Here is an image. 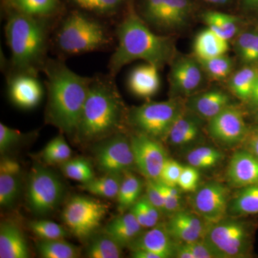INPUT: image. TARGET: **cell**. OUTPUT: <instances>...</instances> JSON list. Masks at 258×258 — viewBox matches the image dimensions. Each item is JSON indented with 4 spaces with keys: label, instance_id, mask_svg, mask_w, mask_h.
Here are the masks:
<instances>
[{
    "label": "cell",
    "instance_id": "obj_1",
    "mask_svg": "<svg viewBox=\"0 0 258 258\" xmlns=\"http://www.w3.org/2000/svg\"><path fill=\"white\" fill-rule=\"evenodd\" d=\"M115 36L118 43L108 63L109 74L113 77L134 61L144 60L161 70L176 56L174 40L154 32L133 10L118 24Z\"/></svg>",
    "mask_w": 258,
    "mask_h": 258
},
{
    "label": "cell",
    "instance_id": "obj_2",
    "mask_svg": "<svg viewBox=\"0 0 258 258\" xmlns=\"http://www.w3.org/2000/svg\"><path fill=\"white\" fill-rule=\"evenodd\" d=\"M42 71L46 78L47 123L75 136L93 77L76 74L60 59L49 57Z\"/></svg>",
    "mask_w": 258,
    "mask_h": 258
},
{
    "label": "cell",
    "instance_id": "obj_3",
    "mask_svg": "<svg viewBox=\"0 0 258 258\" xmlns=\"http://www.w3.org/2000/svg\"><path fill=\"white\" fill-rule=\"evenodd\" d=\"M113 78L110 74L93 77L75 134L83 143L108 138L120 132L126 123L128 111Z\"/></svg>",
    "mask_w": 258,
    "mask_h": 258
},
{
    "label": "cell",
    "instance_id": "obj_4",
    "mask_svg": "<svg viewBox=\"0 0 258 258\" xmlns=\"http://www.w3.org/2000/svg\"><path fill=\"white\" fill-rule=\"evenodd\" d=\"M47 18L15 11L5 25V37L11 52V73L38 76L47 60L49 25Z\"/></svg>",
    "mask_w": 258,
    "mask_h": 258
},
{
    "label": "cell",
    "instance_id": "obj_5",
    "mask_svg": "<svg viewBox=\"0 0 258 258\" xmlns=\"http://www.w3.org/2000/svg\"><path fill=\"white\" fill-rule=\"evenodd\" d=\"M111 41V33L104 24L79 12L64 18L55 35L57 48L69 55L100 50Z\"/></svg>",
    "mask_w": 258,
    "mask_h": 258
},
{
    "label": "cell",
    "instance_id": "obj_6",
    "mask_svg": "<svg viewBox=\"0 0 258 258\" xmlns=\"http://www.w3.org/2000/svg\"><path fill=\"white\" fill-rule=\"evenodd\" d=\"M181 99L171 98L166 101L147 102L134 107L127 112L126 123L138 133L165 140L171 126L186 108Z\"/></svg>",
    "mask_w": 258,
    "mask_h": 258
},
{
    "label": "cell",
    "instance_id": "obj_7",
    "mask_svg": "<svg viewBox=\"0 0 258 258\" xmlns=\"http://www.w3.org/2000/svg\"><path fill=\"white\" fill-rule=\"evenodd\" d=\"M64 186L59 176L46 166L35 164L29 174L27 202L32 213L45 215L57 209Z\"/></svg>",
    "mask_w": 258,
    "mask_h": 258
},
{
    "label": "cell",
    "instance_id": "obj_8",
    "mask_svg": "<svg viewBox=\"0 0 258 258\" xmlns=\"http://www.w3.org/2000/svg\"><path fill=\"white\" fill-rule=\"evenodd\" d=\"M192 13L190 0H144L142 18L152 30L170 34L187 28Z\"/></svg>",
    "mask_w": 258,
    "mask_h": 258
},
{
    "label": "cell",
    "instance_id": "obj_9",
    "mask_svg": "<svg viewBox=\"0 0 258 258\" xmlns=\"http://www.w3.org/2000/svg\"><path fill=\"white\" fill-rule=\"evenodd\" d=\"M204 240L216 254L217 258H240L247 254L249 234L243 222L224 218L208 225Z\"/></svg>",
    "mask_w": 258,
    "mask_h": 258
},
{
    "label": "cell",
    "instance_id": "obj_10",
    "mask_svg": "<svg viewBox=\"0 0 258 258\" xmlns=\"http://www.w3.org/2000/svg\"><path fill=\"white\" fill-rule=\"evenodd\" d=\"M108 209V206L99 200L78 195L68 202L61 217L70 232L83 241L98 230Z\"/></svg>",
    "mask_w": 258,
    "mask_h": 258
},
{
    "label": "cell",
    "instance_id": "obj_11",
    "mask_svg": "<svg viewBox=\"0 0 258 258\" xmlns=\"http://www.w3.org/2000/svg\"><path fill=\"white\" fill-rule=\"evenodd\" d=\"M102 141L95 153L99 171L104 174H123L135 167L131 140L121 132Z\"/></svg>",
    "mask_w": 258,
    "mask_h": 258
},
{
    "label": "cell",
    "instance_id": "obj_12",
    "mask_svg": "<svg viewBox=\"0 0 258 258\" xmlns=\"http://www.w3.org/2000/svg\"><path fill=\"white\" fill-rule=\"evenodd\" d=\"M207 76L195 56H176L170 63L169 92L171 98H189L201 91Z\"/></svg>",
    "mask_w": 258,
    "mask_h": 258
},
{
    "label": "cell",
    "instance_id": "obj_13",
    "mask_svg": "<svg viewBox=\"0 0 258 258\" xmlns=\"http://www.w3.org/2000/svg\"><path fill=\"white\" fill-rule=\"evenodd\" d=\"M130 140L136 167L147 180L158 181L169 159L162 144L157 139L138 132Z\"/></svg>",
    "mask_w": 258,
    "mask_h": 258
},
{
    "label": "cell",
    "instance_id": "obj_14",
    "mask_svg": "<svg viewBox=\"0 0 258 258\" xmlns=\"http://www.w3.org/2000/svg\"><path fill=\"white\" fill-rule=\"evenodd\" d=\"M228 205L229 190L217 181L203 185L194 197L195 212L208 225L225 218Z\"/></svg>",
    "mask_w": 258,
    "mask_h": 258
},
{
    "label": "cell",
    "instance_id": "obj_15",
    "mask_svg": "<svg viewBox=\"0 0 258 258\" xmlns=\"http://www.w3.org/2000/svg\"><path fill=\"white\" fill-rule=\"evenodd\" d=\"M208 121V131L210 137L222 144L239 143L248 134L242 111L233 104Z\"/></svg>",
    "mask_w": 258,
    "mask_h": 258
},
{
    "label": "cell",
    "instance_id": "obj_16",
    "mask_svg": "<svg viewBox=\"0 0 258 258\" xmlns=\"http://www.w3.org/2000/svg\"><path fill=\"white\" fill-rule=\"evenodd\" d=\"M8 84L10 100L19 108L32 109L41 102L44 88L37 76L10 73Z\"/></svg>",
    "mask_w": 258,
    "mask_h": 258
},
{
    "label": "cell",
    "instance_id": "obj_17",
    "mask_svg": "<svg viewBox=\"0 0 258 258\" xmlns=\"http://www.w3.org/2000/svg\"><path fill=\"white\" fill-rule=\"evenodd\" d=\"M166 227L174 240L190 243L204 240L208 224L196 212L179 210L172 214Z\"/></svg>",
    "mask_w": 258,
    "mask_h": 258
},
{
    "label": "cell",
    "instance_id": "obj_18",
    "mask_svg": "<svg viewBox=\"0 0 258 258\" xmlns=\"http://www.w3.org/2000/svg\"><path fill=\"white\" fill-rule=\"evenodd\" d=\"M187 98L186 108L203 120L212 119L232 105L230 95L220 89L200 91Z\"/></svg>",
    "mask_w": 258,
    "mask_h": 258
},
{
    "label": "cell",
    "instance_id": "obj_19",
    "mask_svg": "<svg viewBox=\"0 0 258 258\" xmlns=\"http://www.w3.org/2000/svg\"><path fill=\"white\" fill-rule=\"evenodd\" d=\"M128 247L132 251L135 249L150 251L159 258L175 256L176 245L174 239L168 232L166 225L162 224H158L145 232H142Z\"/></svg>",
    "mask_w": 258,
    "mask_h": 258
},
{
    "label": "cell",
    "instance_id": "obj_20",
    "mask_svg": "<svg viewBox=\"0 0 258 258\" xmlns=\"http://www.w3.org/2000/svg\"><path fill=\"white\" fill-rule=\"evenodd\" d=\"M203 120L185 108L171 126L165 140L174 147H184L192 144L203 134Z\"/></svg>",
    "mask_w": 258,
    "mask_h": 258
},
{
    "label": "cell",
    "instance_id": "obj_21",
    "mask_svg": "<svg viewBox=\"0 0 258 258\" xmlns=\"http://www.w3.org/2000/svg\"><path fill=\"white\" fill-rule=\"evenodd\" d=\"M227 176L235 186L257 184L258 158L249 151H237L231 158Z\"/></svg>",
    "mask_w": 258,
    "mask_h": 258
},
{
    "label": "cell",
    "instance_id": "obj_22",
    "mask_svg": "<svg viewBox=\"0 0 258 258\" xmlns=\"http://www.w3.org/2000/svg\"><path fill=\"white\" fill-rule=\"evenodd\" d=\"M21 184V166L13 158H3L0 162V206L8 208L18 200Z\"/></svg>",
    "mask_w": 258,
    "mask_h": 258
},
{
    "label": "cell",
    "instance_id": "obj_23",
    "mask_svg": "<svg viewBox=\"0 0 258 258\" xmlns=\"http://www.w3.org/2000/svg\"><path fill=\"white\" fill-rule=\"evenodd\" d=\"M159 71L155 66L147 62L134 68L129 74L127 81L131 92L142 98L155 96L161 87Z\"/></svg>",
    "mask_w": 258,
    "mask_h": 258
},
{
    "label": "cell",
    "instance_id": "obj_24",
    "mask_svg": "<svg viewBox=\"0 0 258 258\" xmlns=\"http://www.w3.org/2000/svg\"><path fill=\"white\" fill-rule=\"evenodd\" d=\"M30 255L23 232L13 222L0 225V257L28 258Z\"/></svg>",
    "mask_w": 258,
    "mask_h": 258
},
{
    "label": "cell",
    "instance_id": "obj_25",
    "mask_svg": "<svg viewBox=\"0 0 258 258\" xmlns=\"http://www.w3.org/2000/svg\"><path fill=\"white\" fill-rule=\"evenodd\" d=\"M230 50V41L219 36L211 29L199 32L193 42V55L198 60H208L224 55Z\"/></svg>",
    "mask_w": 258,
    "mask_h": 258
},
{
    "label": "cell",
    "instance_id": "obj_26",
    "mask_svg": "<svg viewBox=\"0 0 258 258\" xmlns=\"http://www.w3.org/2000/svg\"><path fill=\"white\" fill-rule=\"evenodd\" d=\"M143 229L132 212L129 211L110 222L104 232L124 247H129L142 233Z\"/></svg>",
    "mask_w": 258,
    "mask_h": 258
},
{
    "label": "cell",
    "instance_id": "obj_27",
    "mask_svg": "<svg viewBox=\"0 0 258 258\" xmlns=\"http://www.w3.org/2000/svg\"><path fill=\"white\" fill-rule=\"evenodd\" d=\"M202 18L208 28L228 41L240 33V20L234 15L209 10L203 13Z\"/></svg>",
    "mask_w": 258,
    "mask_h": 258
},
{
    "label": "cell",
    "instance_id": "obj_28",
    "mask_svg": "<svg viewBox=\"0 0 258 258\" xmlns=\"http://www.w3.org/2000/svg\"><path fill=\"white\" fill-rule=\"evenodd\" d=\"M258 68L254 64H245L231 75L228 85L230 91L243 101L250 100L257 81Z\"/></svg>",
    "mask_w": 258,
    "mask_h": 258
},
{
    "label": "cell",
    "instance_id": "obj_29",
    "mask_svg": "<svg viewBox=\"0 0 258 258\" xmlns=\"http://www.w3.org/2000/svg\"><path fill=\"white\" fill-rule=\"evenodd\" d=\"M143 187V181L132 171H126L123 174L117 196L119 212L124 213L127 210H130L140 199Z\"/></svg>",
    "mask_w": 258,
    "mask_h": 258
},
{
    "label": "cell",
    "instance_id": "obj_30",
    "mask_svg": "<svg viewBox=\"0 0 258 258\" xmlns=\"http://www.w3.org/2000/svg\"><path fill=\"white\" fill-rule=\"evenodd\" d=\"M234 49L239 58L245 64L258 62V30H244L234 39Z\"/></svg>",
    "mask_w": 258,
    "mask_h": 258
},
{
    "label": "cell",
    "instance_id": "obj_31",
    "mask_svg": "<svg viewBox=\"0 0 258 258\" xmlns=\"http://www.w3.org/2000/svg\"><path fill=\"white\" fill-rule=\"evenodd\" d=\"M123 176L120 174H105L101 177H95L87 183L81 184V187L101 198H117Z\"/></svg>",
    "mask_w": 258,
    "mask_h": 258
},
{
    "label": "cell",
    "instance_id": "obj_32",
    "mask_svg": "<svg viewBox=\"0 0 258 258\" xmlns=\"http://www.w3.org/2000/svg\"><path fill=\"white\" fill-rule=\"evenodd\" d=\"M37 249L43 258H76L80 255L79 247L63 239L40 240L37 243Z\"/></svg>",
    "mask_w": 258,
    "mask_h": 258
},
{
    "label": "cell",
    "instance_id": "obj_33",
    "mask_svg": "<svg viewBox=\"0 0 258 258\" xmlns=\"http://www.w3.org/2000/svg\"><path fill=\"white\" fill-rule=\"evenodd\" d=\"M230 210L235 215L258 214V183L244 186L230 203Z\"/></svg>",
    "mask_w": 258,
    "mask_h": 258
},
{
    "label": "cell",
    "instance_id": "obj_34",
    "mask_svg": "<svg viewBox=\"0 0 258 258\" xmlns=\"http://www.w3.org/2000/svg\"><path fill=\"white\" fill-rule=\"evenodd\" d=\"M122 249L123 247L104 232L88 244L86 256L89 258H119L122 256Z\"/></svg>",
    "mask_w": 258,
    "mask_h": 258
},
{
    "label": "cell",
    "instance_id": "obj_35",
    "mask_svg": "<svg viewBox=\"0 0 258 258\" xmlns=\"http://www.w3.org/2000/svg\"><path fill=\"white\" fill-rule=\"evenodd\" d=\"M15 11L40 18H48L54 14L58 0H10Z\"/></svg>",
    "mask_w": 258,
    "mask_h": 258
},
{
    "label": "cell",
    "instance_id": "obj_36",
    "mask_svg": "<svg viewBox=\"0 0 258 258\" xmlns=\"http://www.w3.org/2000/svg\"><path fill=\"white\" fill-rule=\"evenodd\" d=\"M72 149L62 134L57 136L44 148L42 159L48 165H62L71 159Z\"/></svg>",
    "mask_w": 258,
    "mask_h": 258
},
{
    "label": "cell",
    "instance_id": "obj_37",
    "mask_svg": "<svg viewBox=\"0 0 258 258\" xmlns=\"http://www.w3.org/2000/svg\"><path fill=\"white\" fill-rule=\"evenodd\" d=\"M223 154L211 147H201L194 149L186 156L189 165L199 170L209 169L217 166L223 159Z\"/></svg>",
    "mask_w": 258,
    "mask_h": 258
},
{
    "label": "cell",
    "instance_id": "obj_38",
    "mask_svg": "<svg viewBox=\"0 0 258 258\" xmlns=\"http://www.w3.org/2000/svg\"><path fill=\"white\" fill-rule=\"evenodd\" d=\"M207 77L214 81H224L232 74L234 61L227 55L218 56L208 60H198Z\"/></svg>",
    "mask_w": 258,
    "mask_h": 258
},
{
    "label": "cell",
    "instance_id": "obj_39",
    "mask_svg": "<svg viewBox=\"0 0 258 258\" xmlns=\"http://www.w3.org/2000/svg\"><path fill=\"white\" fill-rule=\"evenodd\" d=\"M129 211L132 212L144 229L152 228L159 224L162 213L148 200L146 196L139 199Z\"/></svg>",
    "mask_w": 258,
    "mask_h": 258
},
{
    "label": "cell",
    "instance_id": "obj_40",
    "mask_svg": "<svg viewBox=\"0 0 258 258\" xmlns=\"http://www.w3.org/2000/svg\"><path fill=\"white\" fill-rule=\"evenodd\" d=\"M62 172L69 179L85 184L95 178L91 163L83 158L70 159L61 165Z\"/></svg>",
    "mask_w": 258,
    "mask_h": 258
},
{
    "label": "cell",
    "instance_id": "obj_41",
    "mask_svg": "<svg viewBox=\"0 0 258 258\" xmlns=\"http://www.w3.org/2000/svg\"><path fill=\"white\" fill-rule=\"evenodd\" d=\"M29 228L40 240L63 239L68 235L62 225L50 220H34L29 223Z\"/></svg>",
    "mask_w": 258,
    "mask_h": 258
},
{
    "label": "cell",
    "instance_id": "obj_42",
    "mask_svg": "<svg viewBox=\"0 0 258 258\" xmlns=\"http://www.w3.org/2000/svg\"><path fill=\"white\" fill-rule=\"evenodd\" d=\"M82 10L98 15H108L115 13L123 0H72Z\"/></svg>",
    "mask_w": 258,
    "mask_h": 258
},
{
    "label": "cell",
    "instance_id": "obj_43",
    "mask_svg": "<svg viewBox=\"0 0 258 258\" xmlns=\"http://www.w3.org/2000/svg\"><path fill=\"white\" fill-rule=\"evenodd\" d=\"M184 167V166L181 165L178 161L169 158L164 164L158 181L167 186L176 187L178 186L180 176Z\"/></svg>",
    "mask_w": 258,
    "mask_h": 258
},
{
    "label": "cell",
    "instance_id": "obj_44",
    "mask_svg": "<svg viewBox=\"0 0 258 258\" xmlns=\"http://www.w3.org/2000/svg\"><path fill=\"white\" fill-rule=\"evenodd\" d=\"M200 170L189 165L184 166L178 182L177 187L186 192L197 191L200 182Z\"/></svg>",
    "mask_w": 258,
    "mask_h": 258
},
{
    "label": "cell",
    "instance_id": "obj_45",
    "mask_svg": "<svg viewBox=\"0 0 258 258\" xmlns=\"http://www.w3.org/2000/svg\"><path fill=\"white\" fill-rule=\"evenodd\" d=\"M159 181V186L162 191L165 206V213L172 214L179 211L181 207V196L179 189L176 186H167Z\"/></svg>",
    "mask_w": 258,
    "mask_h": 258
},
{
    "label": "cell",
    "instance_id": "obj_46",
    "mask_svg": "<svg viewBox=\"0 0 258 258\" xmlns=\"http://www.w3.org/2000/svg\"><path fill=\"white\" fill-rule=\"evenodd\" d=\"M23 134L17 130L0 123V152L5 154L8 149L19 143L23 139Z\"/></svg>",
    "mask_w": 258,
    "mask_h": 258
},
{
    "label": "cell",
    "instance_id": "obj_47",
    "mask_svg": "<svg viewBox=\"0 0 258 258\" xmlns=\"http://www.w3.org/2000/svg\"><path fill=\"white\" fill-rule=\"evenodd\" d=\"M145 196L159 211L162 213H165L164 197H163L159 181L147 180V195Z\"/></svg>",
    "mask_w": 258,
    "mask_h": 258
},
{
    "label": "cell",
    "instance_id": "obj_48",
    "mask_svg": "<svg viewBox=\"0 0 258 258\" xmlns=\"http://www.w3.org/2000/svg\"><path fill=\"white\" fill-rule=\"evenodd\" d=\"M183 244L189 249L194 258H217L216 254L205 240Z\"/></svg>",
    "mask_w": 258,
    "mask_h": 258
},
{
    "label": "cell",
    "instance_id": "obj_49",
    "mask_svg": "<svg viewBox=\"0 0 258 258\" xmlns=\"http://www.w3.org/2000/svg\"><path fill=\"white\" fill-rule=\"evenodd\" d=\"M249 151L258 158V132L251 136L248 141Z\"/></svg>",
    "mask_w": 258,
    "mask_h": 258
},
{
    "label": "cell",
    "instance_id": "obj_50",
    "mask_svg": "<svg viewBox=\"0 0 258 258\" xmlns=\"http://www.w3.org/2000/svg\"><path fill=\"white\" fill-rule=\"evenodd\" d=\"M249 101H252V103H254L256 106H258V75L255 86H254L253 93H252V97H251Z\"/></svg>",
    "mask_w": 258,
    "mask_h": 258
},
{
    "label": "cell",
    "instance_id": "obj_51",
    "mask_svg": "<svg viewBox=\"0 0 258 258\" xmlns=\"http://www.w3.org/2000/svg\"><path fill=\"white\" fill-rule=\"evenodd\" d=\"M244 5L251 9L258 10V0H242Z\"/></svg>",
    "mask_w": 258,
    "mask_h": 258
},
{
    "label": "cell",
    "instance_id": "obj_52",
    "mask_svg": "<svg viewBox=\"0 0 258 258\" xmlns=\"http://www.w3.org/2000/svg\"><path fill=\"white\" fill-rule=\"evenodd\" d=\"M206 3H210V4L216 5H225L229 4L231 0H203Z\"/></svg>",
    "mask_w": 258,
    "mask_h": 258
},
{
    "label": "cell",
    "instance_id": "obj_53",
    "mask_svg": "<svg viewBox=\"0 0 258 258\" xmlns=\"http://www.w3.org/2000/svg\"><path fill=\"white\" fill-rule=\"evenodd\" d=\"M257 118L258 119V113H257Z\"/></svg>",
    "mask_w": 258,
    "mask_h": 258
}]
</instances>
